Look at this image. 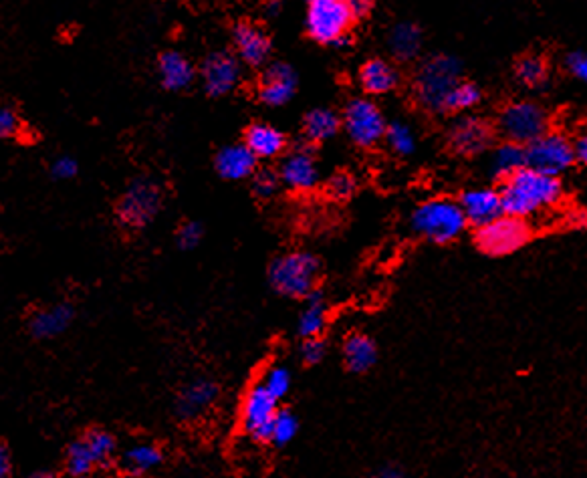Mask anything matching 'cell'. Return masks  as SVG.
Masks as SVG:
<instances>
[{"mask_svg": "<svg viewBox=\"0 0 587 478\" xmlns=\"http://www.w3.org/2000/svg\"><path fill=\"white\" fill-rule=\"evenodd\" d=\"M503 210L515 218H531L555 208L563 198V186L559 178L539 174L531 168H523L501 186Z\"/></svg>", "mask_w": 587, "mask_h": 478, "instance_id": "1", "label": "cell"}, {"mask_svg": "<svg viewBox=\"0 0 587 478\" xmlns=\"http://www.w3.org/2000/svg\"><path fill=\"white\" fill-rule=\"evenodd\" d=\"M164 206L162 186L148 176L134 178L115 202V220L126 230H144Z\"/></svg>", "mask_w": 587, "mask_h": 478, "instance_id": "2", "label": "cell"}, {"mask_svg": "<svg viewBox=\"0 0 587 478\" xmlns=\"http://www.w3.org/2000/svg\"><path fill=\"white\" fill-rule=\"evenodd\" d=\"M460 61L452 55L426 59L414 77V97L428 111H444L448 93L462 81Z\"/></svg>", "mask_w": 587, "mask_h": 478, "instance_id": "3", "label": "cell"}, {"mask_svg": "<svg viewBox=\"0 0 587 478\" xmlns=\"http://www.w3.org/2000/svg\"><path fill=\"white\" fill-rule=\"evenodd\" d=\"M466 224L460 204L442 196L422 202L412 214V230L436 245L456 241Z\"/></svg>", "mask_w": 587, "mask_h": 478, "instance_id": "4", "label": "cell"}, {"mask_svg": "<svg viewBox=\"0 0 587 478\" xmlns=\"http://www.w3.org/2000/svg\"><path fill=\"white\" fill-rule=\"evenodd\" d=\"M317 277L319 261L303 251L281 255L269 267L271 287L289 299H307L315 291Z\"/></svg>", "mask_w": 587, "mask_h": 478, "instance_id": "5", "label": "cell"}, {"mask_svg": "<svg viewBox=\"0 0 587 478\" xmlns=\"http://www.w3.org/2000/svg\"><path fill=\"white\" fill-rule=\"evenodd\" d=\"M354 23L345 0H317L309 3L305 27L313 41L331 47L347 45V33Z\"/></svg>", "mask_w": 587, "mask_h": 478, "instance_id": "6", "label": "cell"}, {"mask_svg": "<svg viewBox=\"0 0 587 478\" xmlns=\"http://www.w3.org/2000/svg\"><path fill=\"white\" fill-rule=\"evenodd\" d=\"M499 132L507 142L529 146L549 132V115L535 101H513L499 115Z\"/></svg>", "mask_w": 587, "mask_h": 478, "instance_id": "7", "label": "cell"}, {"mask_svg": "<svg viewBox=\"0 0 587 478\" xmlns=\"http://www.w3.org/2000/svg\"><path fill=\"white\" fill-rule=\"evenodd\" d=\"M115 436L103 428H91L75 438L65 452L67 474L87 476L93 468L105 466L115 454Z\"/></svg>", "mask_w": 587, "mask_h": 478, "instance_id": "8", "label": "cell"}, {"mask_svg": "<svg viewBox=\"0 0 587 478\" xmlns=\"http://www.w3.org/2000/svg\"><path fill=\"white\" fill-rule=\"evenodd\" d=\"M386 119L382 109L370 99H351L343 109V130L360 148H374L386 136Z\"/></svg>", "mask_w": 587, "mask_h": 478, "instance_id": "9", "label": "cell"}, {"mask_svg": "<svg viewBox=\"0 0 587 478\" xmlns=\"http://www.w3.org/2000/svg\"><path fill=\"white\" fill-rule=\"evenodd\" d=\"M527 168L559 178L575 162L573 142L561 132H545L541 138L525 146Z\"/></svg>", "mask_w": 587, "mask_h": 478, "instance_id": "10", "label": "cell"}, {"mask_svg": "<svg viewBox=\"0 0 587 478\" xmlns=\"http://www.w3.org/2000/svg\"><path fill=\"white\" fill-rule=\"evenodd\" d=\"M531 228L527 220L515 218L509 214L499 216L497 220L477 228V247L491 257H505L519 251L527 245Z\"/></svg>", "mask_w": 587, "mask_h": 478, "instance_id": "11", "label": "cell"}, {"mask_svg": "<svg viewBox=\"0 0 587 478\" xmlns=\"http://www.w3.org/2000/svg\"><path fill=\"white\" fill-rule=\"evenodd\" d=\"M279 402L261 386L255 384L241 404V428L255 442H269Z\"/></svg>", "mask_w": 587, "mask_h": 478, "instance_id": "12", "label": "cell"}, {"mask_svg": "<svg viewBox=\"0 0 587 478\" xmlns=\"http://www.w3.org/2000/svg\"><path fill=\"white\" fill-rule=\"evenodd\" d=\"M448 144L458 156H479L493 144V128L481 117L464 115L450 126Z\"/></svg>", "mask_w": 587, "mask_h": 478, "instance_id": "13", "label": "cell"}, {"mask_svg": "<svg viewBox=\"0 0 587 478\" xmlns=\"http://www.w3.org/2000/svg\"><path fill=\"white\" fill-rule=\"evenodd\" d=\"M200 77L210 97L228 95L241 81V61L224 51L212 53L202 61Z\"/></svg>", "mask_w": 587, "mask_h": 478, "instance_id": "14", "label": "cell"}, {"mask_svg": "<svg viewBox=\"0 0 587 478\" xmlns=\"http://www.w3.org/2000/svg\"><path fill=\"white\" fill-rule=\"evenodd\" d=\"M279 180L293 192H309L319 184V166L309 148H295L279 168Z\"/></svg>", "mask_w": 587, "mask_h": 478, "instance_id": "15", "label": "cell"}, {"mask_svg": "<svg viewBox=\"0 0 587 478\" xmlns=\"http://www.w3.org/2000/svg\"><path fill=\"white\" fill-rule=\"evenodd\" d=\"M458 204H460V210H462L466 222H471L477 228H481V226H485L505 214L501 192L495 188L466 190V192H462Z\"/></svg>", "mask_w": 587, "mask_h": 478, "instance_id": "16", "label": "cell"}, {"mask_svg": "<svg viewBox=\"0 0 587 478\" xmlns=\"http://www.w3.org/2000/svg\"><path fill=\"white\" fill-rule=\"evenodd\" d=\"M218 400V386L212 380L200 378L190 382L176 398L174 412L182 422H196Z\"/></svg>", "mask_w": 587, "mask_h": 478, "instance_id": "17", "label": "cell"}, {"mask_svg": "<svg viewBox=\"0 0 587 478\" xmlns=\"http://www.w3.org/2000/svg\"><path fill=\"white\" fill-rule=\"evenodd\" d=\"M232 41L234 49H237V59L241 63H247L249 67H261L271 57L269 35L253 23H241L234 27Z\"/></svg>", "mask_w": 587, "mask_h": 478, "instance_id": "18", "label": "cell"}, {"mask_svg": "<svg viewBox=\"0 0 587 478\" xmlns=\"http://www.w3.org/2000/svg\"><path fill=\"white\" fill-rule=\"evenodd\" d=\"M297 91V75L291 65H271L259 81V99L269 107L287 105Z\"/></svg>", "mask_w": 587, "mask_h": 478, "instance_id": "19", "label": "cell"}, {"mask_svg": "<svg viewBox=\"0 0 587 478\" xmlns=\"http://www.w3.org/2000/svg\"><path fill=\"white\" fill-rule=\"evenodd\" d=\"M75 309L69 303H55L43 309H35L27 319V329L35 339H53L69 329Z\"/></svg>", "mask_w": 587, "mask_h": 478, "instance_id": "20", "label": "cell"}, {"mask_svg": "<svg viewBox=\"0 0 587 478\" xmlns=\"http://www.w3.org/2000/svg\"><path fill=\"white\" fill-rule=\"evenodd\" d=\"M257 158L245 144L224 146L216 158L214 168L220 178L224 180H245L257 172Z\"/></svg>", "mask_w": 587, "mask_h": 478, "instance_id": "21", "label": "cell"}, {"mask_svg": "<svg viewBox=\"0 0 587 478\" xmlns=\"http://www.w3.org/2000/svg\"><path fill=\"white\" fill-rule=\"evenodd\" d=\"M158 77L164 89L168 91H184L194 83L196 69L192 61L180 51H166L158 57Z\"/></svg>", "mask_w": 587, "mask_h": 478, "instance_id": "22", "label": "cell"}, {"mask_svg": "<svg viewBox=\"0 0 587 478\" xmlns=\"http://www.w3.org/2000/svg\"><path fill=\"white\" fill-rule=\"evenodd\" d=\"M343 364L351 374H364L378 362V347L366 333H351L343 341Z\"/></svg>", "mask_w": 587, "mask_h": 478, "instance_id": "23", "label": "cell"}, {"mask_svg": "<svg viewBox=\"0 0 587 478\" xmlns=\"http://www.w3.org/2000/svg\"><path fill=\"white\" fill-rule=\"evenodd\" d=\"M245 146L253 152L257 160H273L285 152L287 138L279 128L261 122L247 130Z\"/></svg>", "mask_w": 587, "mask_h": 478, "instance_id": "24", "label": "cell"}, {"mask_svg": "<svg viewBox=\"0 0 587 478\" xmlns=\"http://www.w3.org/2000/svg\"><path fill=\"white\" fill-rule=\"evenodd\" d=\"M400 75L386 59H370L360 69V83L370 95H386L398 87Z\"/></svg>", "mask_w": 587, "mask_h": 478, "instance_id": "25", "label": "cell"}, {"mask_svg": "<svg viewBox=\"0 0 587 478\" xmlns=\"http://www.w3.org/2000/svg\"><path fill=\"white\" fill-rule=\"evenodd\" d=\"M164 462V452L160 446L144 442L128 448L120 458V468L128 476H142L156 470Z\"/></svg>", "mask_w": 587, "mask_h": 478, "instance_id": "26", "label": "cell"}, {"mask_svg": "<svg viewBox=\"0 0 587 478\" xmlns=\"http://www.w3.org/2000/svg\"><path fill=\"white\" fill-rule=\"evenodd\" d=\"M339 117L335 111L327 107H315L311 109L303 119V134L307 142L321 144L337 136L339 132Z\"/></svg>", "mask_w": 587, "mask_h": 478, "instance_id": "27", "label": "cell"}, {"mask_svg": "<svg viewBox=\"0 0 587 478\" xmlns=\"http://www.w3.org/2000/svg\"><path fill=\"white\" fill-rule=\"evenodd\" d=\"M390 51L400 61H412L422 49V31L414 23H398L388 37Z\"/></svg>", "mask_w": 587, "mask_h": 478, "instance_id": "28", "label": "cell"}, {"mask_svg": "<svg viewBox=\"0 0 587 478\" xmlns=\"http://www.w3.org/2000/svg\"><path fill=\"white\" fill-rule=\"evenodd\" d=\"M327 325V305H325V299L319 291H313L309 297H307V303L299 315V321H297V331L303 339H309V337H321L323 329Z\"/></svg>", "mask_w": 587, "mask_h": 478, "instance_id": "29", "label": "cell"}, {"mask_svg": "<svg viewBox=\"0 0 587 478\" xmlns=\"http://www.w3.org/2000/svg\"><path fill=\"white\" fill-rule=\"evenodd\" d=\"M525 166H527L525 146H519L515 142H503L501 146L495 148L493 158H491V172L497 178L507 180L513 174H517L519 170H523Z\"/></svg>", "mask_w": 587, "mask_h": 478, "instance_id": "30", "label": "cell"}, {"mask_svg": "<svg viewBox=\"0 0 587 478\" xmlns=\"http://www.w3.org/2000/svg\"><path fill=\"white\" fill-rule=\"evenodd\" d=\"M515 77L519 79L521 85H525L529 89H537V87H543L547 83L549 69H547V63L541 57L527 55V57H521L517 61Z\"/></svg>", "mask_w": 587, "mask_h": 478, "instance_id": "31", "label": "cell"}, {"mask_svg": "<svg viewBox=\"0 0 587 478\" xmlns=\"http://www.w3.org/2000/svg\"><path fill=\"white\" fill-rule=\"evenodd\" d=\"M483 99V93L481 89L471 83V81H460L446 97L444 101V111H450V113H462V111H468L473 109L481 103Z\"/></svg>", "mask_w": 587, "mask_h": 478, "instance_id": "32", "label": "cell"}, {"mask_svg": "<svg viewBox=\"0 0 587 478\" xmlns=\"http://www.w3.org/2000/svg\"><path fill=\"white\" fill-rule=\"evenodd\" d=\"M27 134V126L15 105L0 103V142L23 140Z\"/></svg>", "mask_w": 587, "mask_h": 478, "instance_id": "33", "label": "cell"}, {"mask_svg": "<svg viewBox=\"0 0 587 478\" xmlns=\"http://www.w3.org/2000/svg\"><path fill=\"white\" fill-rule=\"evenodd\" d=\"M384 140L388 142L390 150L398 156H410L416 150V136L414 130L404 122H394L386 128Z\"/></svg>", "mask_w": 587, "mask_h": 478, "instance_id": "34", "label": "cell"}, {"mask_svg": "<svg viewBox=\"0 0 587 478\" xmlns=\"http://www.w3.org/2000/svg\"><path fill=\"white\" fill-rule=\"evenodd\" d=\"M277 402H281L287 394H289V390H291V384H293V376H291V370L287 368V366H283V364H275V366H271L267 372H265V376H263V380L259 382Z\"/></svg>", "mask_w": 587, "mask_h": 478, "instance_id": "35", "label": "cell"}, {"mask_svg": "<svg viewBox=\"0 0 587 478\" xmlns=\"http://www.w3.org/2000/svg\"><path fill=\"white\" fill-rule=\"evenodd\" d=\"M297 430H299L297 416L291 414L289 410H279L277 416H275L273 428H271L269 442H273L277 446H285V444H289L297 436Z\"/></svg>", "mask_w": 587, "mask_h": 478, "instance_id": "36", "label": "cell"}, {"mask_svg": "<svg viewBox=\"0 0 587 478\" xmlns=\"http://www.w3.org/2000/svg\"><path fill=\"white\" fill-rule=\"evenodd\" d=\"M325 190L333 200H347V198L354 196V192H356V180H354V176L347 174V172H339V174H333L327 180Z\"/></svg>", "mask_w": 587, "mask_h": 478, "instance_id": "37", "label": "cell"}, {"mask_svg": "<svg viewBox=\"0 0 587 478\" xmlns=\"http://www.w3.org/2000/svg\"><path fill=\"white\" fill-rule=\"evenodd\" d=\"M202 241V226L194 220H188V222H182L176 230V243L182 251H192L200 245Z\"/></svg>", "mask_w": 587, "mask_h": 478, "instance_id": "38", "label": "cell"}, {"mask_svg": "<svg viewBox=\"0 0 587 478\" xmlns=\"http://www.w3.org/2000/svg\"><path fill=\"white\" fill-rule=\"evenodd\" d=\"M281 180H279V172L275 170H269V168H263V170H257L253 174V190L257 196L261 198H269L277 192Z\"/></svg>", "mask_w": 587, "mask_h": 478, "instance_id": "39", "label": "cell"}, {"mask_svg": "<svg viewBox=\"0 0 587 478\" xmlns=\"http://www.w3.org/2000/svg\"><path fill=\"white\" fill-rule=\"evenodd\" d=\"M325 341L321 337H309V339H303L301 343V360L307 364V366H317L323 362L325 357Z\"/></svg>", "mask_w": 587, "mask_h": 478, "instance_id": "40", "label": "cell"}, {"mask_svg": "<svg viewBox=\"0 0 587 478\" xmlns=\"http://www.w3.org/2000/svg\"><path fill=\"white\" fill-rule=\"evenodd\" d=\"M79 172V164L71 156H59L51 162V176L55 180H71Z\"/></svg>", "mask_w": 587, "mask_h": 478, "instance_id": "41", "label": "cell"}, {"mask_svg": "<svg viewBox=\"0 0 587 478\" xmlns=\"http://www.w3.org/2000/svg\"><path fill=\"white\" fill-rule=\"evenodd\" d=\"M567 69L583 83H587V53L577 51L567 57Z\"/></svg>", "mask_w": 587, "mask_h": 478, "instance_id": "42", "label": "cell"}, {"mask_svg": "<svg viewBox=\"0 0 587 478\" xmlns=\"http://www.w3.org/2000/svg\"><path fill=\"white\" fill-rule=\"evenodd\" d=\"M345 3H347V9H349L351 17H354V21L368 17L374 7V0H345Z\"/></svg>", "mask_w": 587, "mask_h": 478, "instance_id": "43", "label": "cell"}, {"mask_svg": "<svg viewBox=\"0 0 587 478\" xmlns=\"http://www.w3.org/2000/svg\"><path fill=\"white\" fill-rule=\"evenodd\" d=\"M0 478H13V456L5 442H0Z\"/></svg>", "mask_w": 587, "mask_h": 478, "instance_id": "44", "label": "cell"}, {"mask_svg": "<svg viewBox=\"0 0 587 478\" xmlns=\"http://www.w3.org/2000/svg\"><path fill=\"white\" fill-rule=\"evenodd\" d=\"M370 478H408L406 472L398 466H382L370 474Z\"/></svg>", "mask_w": 587, "mask_h": 478, "instance_id": "45", "label": "cell"}, {"mask_svg": "<svg viewBox=\"0 0 587 478\" xmlns=\"http://www.w3.org/2000/svg\"><path fill=\"white\" fill-rule=\"evenodd\" d=\"M573 152H575V160H579L581 164L587 166V134L579 136V138L573 142Z\"/></svg>", "mask_w": 587, "mask_h": 478, "instance_id": "46", "label": "cell"}, {"mask_svg": "<svg viewBox=\"0 0 587 478\" xmlns=\"http://www.w3.org/2000/svg\"><path fill=\"white\" fill-rule=\"evenodd\" d=\"M267 13H269L271 17L279 15V13H281V0H271V3L267 5Z\"/></svg>", "mask_w": 587, "mask_h": 478, "instance_id": "47", "label": "cell"}, {"mask_svg": "<svg viewBox=\"0 0 587 478\" xmlns=\"http://www.w3.org/2000/svg\"><path fill=\"white\" fill-rule=\"evenodd\" d=\"M27 478H57V476L53 472H49V470H37V472L29 474Z\"/></svg>", "mask_w": 587, "mask_h": 478, "instance_id": "48", "label": "cell"}, {"mask_svg": "<svg viewBox=\"0 0 587 478\" xmlns=\"http://www.w3.org/2000/svg\"><path fill=\"white\" fill-rule=\"evenodd\" d=\"M67 478H87V476H71V474H67Z\"/></svg>", "mask_w": 587, "mask_h": 478, "instance_id": "49", "label": "cell"}, {"mask_svg": "<svg viewBox=\"0 0 587 478\" xmlns=\"http://www.w3.org/2000/svg\"><path fill=\"white\" fill-rule=\"evenodd\" d=\"M307 3H317V0H307Z\"/></svg>", "mask_w": 587, "mask_h": 478, "instance_id": "50", "label": "cell"}]
</instances>
